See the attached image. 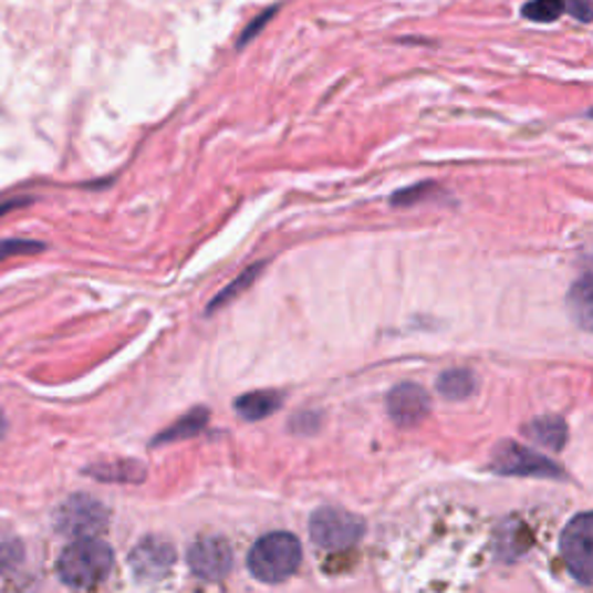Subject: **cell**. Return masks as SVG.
<instances>
[{
    "label": "cell",
    "instance_id": "obj_1",
    "mask_svg": "<svg viewBox=\"0 0 593 593\" xmlns=\"http://www.w3.org/2000/svg\"><path fill=\"white\" fill-rule=\"evenodd\" d=\"M114 565V552L97 538H80L59 556V578L72 589H91L101 584Z\"/></svg>",
    "mask_w": 593,
    "mask_h": 593
},
{
    "label": "cell",
    "instance_id": "obj_2",
    "mask_svg": "<svg viewBox=\"0 0 593 593\" xmlns=\"http://www.w3.org/2000/svg\"><path fill=\"white\" fill-rule=\"evenodd\" d=\"M302 563V542L292 533L277 531L262 535L249 554V571L267 584L285 582Z\"/></svg>",
    "mask_w": 593,
    "mask_h": 593
},
{
    "label": "cell",
    "instance_id": "obj_3",
    "mask_svg": "<svg viewBox=\"0 0 593 593\" xmlns=\"http://www.w3.org/2000/svg\"><path fill=\"white\" fill-rule=\"evenodd\" d=\"M311 540L320 550L343 552L351 550L364 535L362 517L341 508H320L311 514Z\"/></svg>",
    "mask_w": 593,
    "mask_h": 593
},
{
    "label": "cell",
    "instance_id": "obj_4",
    "mask_svg": "<svg viewBox=\"0 0 593 593\" xmlns=\"http://www.w3.org/2000/svg\"><path fill=\"white\" fill-rule=\"evenodd\" d=\"M561 556L578 582L593 586V510L568 522L561 533Z\"/></svg>",
    "mask_w": 593,
    "mask_h": 593
},
{
    "label": "cell",
    "instance_id": "obj_5",
    "mask_svg": "<svg viewBox=\"0 0 593 593\" xmlns=\"http://www.w3.org/2000/svg\"><path fill=\"white\" fill-rule=\"evenodd\" d=\"M110 524V512L107 508L95 501L86 493H77V497H70L65 503L59 506L54 514V527L61 535L67 538H95L97 533H103Z\"/></svg>",
    "mask_w": 593,
    "mask_h": 593
},
{
    "label": "cell",
    "instance_id": "obj_6",
    "mask_svg": "<svg viewBox=\"0 0 593 593\" xmlns=\"http://www.w3.org/2000/svg\"><path fill=\"white\" fill-rule=\"evenodd\" d=\"M491 468L501 476H535V478H561V468L550 459L522 448L517 443H503L493 450Z\"/></svg>",
    "mask_w": 593,
    "mask_h": 593
},
{
    "label": "cell",
    "instance_id": "obj_7",
    "mask_svg": "<svg viewBox=\"0 0 593 593\" xmlns=\"http://www.w3.org/2000/svg\"><path fill=\"white\" fill-rule=\"evenodd\" d=\"M188 565L193 575L207 582H218L222 578H228V573L232 571V550L228 545V540H222L218 535L195 540L193 548L188 550Z\"/></svg>",
    "mask_w": 593,
    "mask_h": 593
},
{
    "label": "cell",
    "instance_id": "obj_8",
    "mask_svg": "<svg viewBox=\"0 0 593 593\" xmlns=\"http://www.w3.org/2000/svg\"><path fill=\"white\" fill-rule=\"evenodd\" d=\"M175 561H177L175 548H171L167 540L156 538V535L144 538L131 554V565L135 575L148 582L163 580L171 571Z\"/></svg>",
    "mask_w": 593,
    "mask_h": 593
},
{
    "label": "cell",
    "instance_id": "obj_9",
    "mask_svg": "<svg viewBox=\"0 0 593 593\" xmlns=\"http://www.w3.org/2000/svg\"><path fill=\"white\" fill-rule=\"evenodd\" d=\"M387 413L397 425H417L429 413V394L415 383L394 387L387 397Z\"/></svg>",
    "mask_w": 593,
    "mask_h": 593
},
{
    "label": "cell",
    "instance_id": "obj_10",
    "mask_svg": "<svg viewBox=\"0 0 593 593\" xmlns=\"http://www.w3.org/2000/svg\"><path fill=\"white\" fill-rule=\"evenodd\" d=\"M561 14H571L582 23L593 21V0H529L522 17L533 23H554Z\"/></svg>",
    "mask_w": 593,
    "mask_h": 593
},
{
    "label": "cell",
    "instance_id": "obj_11",
    "mask_svg": "<svg viewBox=\"0 0 593 593\" xmlns=\"http://www.w3.org/2000/svg\"><path fill=\"white\" fill-rule=\"evenodd\" d=\"M568 309L582 330L593 332V274L582 277L568 294Z\"/></svg>",
    "mask_w": 593,
    "mask_h": 593
},
{
    "label": "cell",
    "instance_id": "obj_12",
    "mask_svg": "<svg viewBox=\"0 0 593 593\" xmlns=\"http://www.w3.org/2000/svg\"><path fill=\"white\" fill-rule=\"evenodd\" d=\"M279 406H281V394L262 389V392H251V394H243V397H239L235 404V410L243 419H249V423H256V419H262L271 413H277Z\"/></svg>",
    "mask_w": 593,
    "mask_h": 593
},
{
    "label": "cell",
    "instance_id": "obj_13",
    "mask_svg": "<svg viewBox=\"0 0 593 593\" xmlns=\"http://www.w3.org/2000/svg\"><path fill=\"white\" fill-rule=\"evenodd\" d=\"M438 392L445 399H468L476 392V376L466 368H450L438 378Z\"/></svg>",
    "mask_w": 593,
    "mask_h": 593
},
{
    "label": "cell",
    "instance_id": "obj_14",
    "mask_svg": "<svg viewBox=\"0 0 593 593\" xmlns=\"http://www.w3.org/2000/svg\"><path fill=\"white\" fill-rule=\"evenodd\" d=\"M527 431L531 434L533 440H538L540 445H545V448H550V450H561L565 438H568V427L559 417H540V419H535L533 425L527 427Z\"/></svg>",
    "mask_w": 593,
    "mask_h": 593
},
{
    "label": "cell",
    "instance_id": "obj_15",
    "mask_svg": "<svg viewBox=\"0 0 593 593\" xmlns=\"http://www.w3.org/2000/svg\"><path fill=\"white\" fill-rule=\"evenodd\" d=\"M205 425H207V410H193L186 417H181L177 425H171L167 431H163L156 438V445L158 443H175V440L190 438V436H195L197 431H200Z\"/></svg>",
    "mask_w": 593,
    "mask_h": 593
},
{
    "label": "cell",
    "instance_id": "obj_16",
    "mask_svg": "<svg viewBox=\"0 0 593 593\" xmlns=\"http://www.w3.org/2000/svg\"><path fill=\"white\" fill-rule=\"evenodd\" d=\"M438 193V186L431 184V181H425V184H415V186H408L399 193L392 195V205L394 207H410V205H417L419 200H425V197Z\"/></svg>",
    "mask_w": 593,
    "mask_h": 593
},
{
    "label": "cell",
    "instance_id": "obj_17",
    "mask_svg": "<svg viewBox=\"0 0 593 593\" xmlns=\"http://www.w3.org/2000/svg\"><path fill=\"white\" fill-rule=\"evenodd\" d=\"M21 559H23L21 542L10 535H0V575L14 571Z\"/></svg>",
    "mask_w": 593,
    "mask_h": 593
},
{
    "label": "cell",
    "instance_id": "obj_18",
    "mask_svg": "<svg viewBox=\"0 0 593 593\" xmlns=\"http://www.w3.org/2000/svg\"><path fill=\"white\" fill-rule=\"evenodd\" d=\"M44 246L40 241H29V239H8L0 241V260L12 258V256H33L40 253Z\"/></svg>",
    "mask_w": 593,
    "mask_h": 593
},
{
    "label": "cell",
    "instance_id": "obj_19",
    "mask_svg": "<svg viewBox=\"0 0 593 593\" xmlns=\"http://www.w3.org/2000/svg\"><path fill=\"white\" fill-rule=\"evenodd\" d=\"M277 12H279V6L269 8V10H264L262 14H258V17L249 23V27H246V29L241 31V35H239V40H237V49H243L246 44L253 42V40L264 31V27H267V23L271 21V17H274Z\"/></svg>",
    "mask_w": 593,
    "mask_h": 593
},
{
    "label": "cell",
    "instance_id": "obj_20",
    "mask_svg": "<svg viewBox=\"0 0 593 593\" xmlns=\"http://www.w3.org/2000/svg\"><path fill=\"white\" fill-rule=\"evenodd\" d=\"M258 271H260V264H256V267H251L249 271H246V274H241L228 290H222L220 294H218V300H214L211 302V311L214 309H218L222 302H228L230 300V296H235L239 290H243V285H249L253 279H256V274H258Z\"/></svg>",
    "mask_w": 593,
    "mask_h": 593
},
{
    "label": "cell",
    "instance_id": "obj_21",
    "mask_svg": "<svg viewBox=\"0 0 593 593\" xmlns=\"http://www.w3.org/2000/svg\"><path fill=\"white\" fill-rule=\"evenodd\" d=\"M31 202V197H14V200H6V202H0V218H3L6 214L19 209V207H27Z\"/></svg>",
    "mask_w": 593,
    "mask_h": 593
},
{
    "label": "cell",
    "instance_id": "obj_22",
    "mask_svg": "<svg viewBox=\"0 0 593 593\" xmlns=\"http://www.w3.org/2000/svg\"><path fill=\"white\" fill-rule=\"evenodd\" d=\"M6 429H8V423H6V415H3V410H0V438H3V436H6Z\"/></svg>",
    "mask_w": 593,
    "mask_h": 593
},
{
    "label": "cell",
    "instance_id": "obj_23",
    "mask_svg": "<svg viewBox=\"0 0 593 593\" xmlns=\"http://www.w3.org/2000/svg\"><path fill=\"white\" fill-rule=\"evenodd\" d=\"M586 116H589V118H593V107L589 110V114H586Z\"/></svg>",
    "mask_w": 593,
    "mask_h": 593
}]
</instances>
